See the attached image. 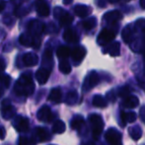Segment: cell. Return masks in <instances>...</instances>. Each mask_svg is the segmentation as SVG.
Here are the masks:
<instances>
[{
  "mask_svg": "<svg viewBox=\"0 0 145 145\" xmlns=\"http://www.w3.org/2000/svg\"><path fill=\"white\" fill-rule=\"evenodd\" d=\"M35 91V83L30 73H24L17 80L14 87V92L20 97H28Z\"/></svg>",
  "mask_w": 145,
  "mask_h": 145,
  "instance_id": "cell-1",
  "label": "cell"
},
{
  "mask_svg": "<svg viewBox=\"0 0 145 145\" xmlns=\"http://www.w3.org/2000/svg\"><path fill=\"white\" fill-rule=\"evenodd\" d=\"M44 24L39 21V20H33L28 25V34L30 36H32L33 39H34V44H33L34 48H38L40 46V44H42V42H40V35L44 32Z\"/></svg>",
  "mask_w": 145,
  "mask_h": 145,
  "instance_id": "cell-2",
  "label": "cell"
},
{
  "mask_svg": "<svg viewBox=\"0 0 145 145\" xmlns=\"http://www.w3.org/2000/svg\"><path fill=\"white\" fill-rule=\"evenodd\" d=\"M89 122L92 129V136L94 139L97 140L102 134L104 130V126H105L103 118L98 114H93L89 116Z\"/></svg>",
  "mask_w": 145,
  "mask_h": 145,
  "instance_id": "cell-3",
  "label": "cell"
},
{
  "mask_svg": "<svg viewBox=\"0 0 145 145\" xmlns=\"http://www.w3.org/2000/svg\"><path fill=\"white\" fill-rule=\"evenodd\" d=\"M116 31L105 28V29H103L100 32L99 36L97 38V42L100 46H106L109 42H111L116 38Z\"/></svg>",
  "mask_w": 145,
  "mask_h": 145,
  "instance_id": "cell-4",
  "label": "cell"
},
{
  "mask_svg": "<svg viewBox=\"0 0 145 145\" xmlns=\"http://www.w3.org/2000/svg\"><path fill=\"white\" fill-rule=\"evenodd\" d=\"M54 17L59 21V24L61 26H67L70 25L73 22V17L68 13L67 11H64L63 9H61L60 7H56L54 8Z\"/></svg>",
  "mask_w": 145,
  "mask_h": 145,
  "instance_id": "cell-5",
  "label": "cell"
},
{
  "mask_svg": "<svg viewBox=\"0 0 145 145\" xmlns=\"http://www.w3.org/2000/svg\"><path fill=\"white\" fill-rule=\"evenodd\" d=\"M100 82V76L96 71H91L89 74L86 76L84 80V83H83L82 89L84 92H88L96 86L98 83Z\"/></svg>",
  "mask_w": 145,
  "mask_h": 145,
  "instance_id": "cell-6",
  "label": "cell"
},
{
  "mask_svg": "<svg viewBox=\"0 0 145 145\" xmlns=\"http://www.w3.org/2000/svg\"><path fill=\"white\" fill-rule=\"evenodd\" d=\"M1 115L4 120H11L16 115V110L8 99H5L1 103Z\"/></svg>",
  "mask_w": 145,
  "mask_h": 145,
  "instance_id": "cell-7",
  "label": "cell"
},
{
  "mask_svg": "<svg viewBox=\"0 0 145 145\" xmlns=\"http://www.w3.org/2000/svg\"><path fill=\"white\" fill-rule=\"evenodd\" d=\"M105 138L110 145H122L121 133L116 128H109L105 134Z\"/></svg>",
  "mask_w": 145,
  "mask_h": 145,
  "instance_id": "cell-8",
  "label": "cell"
},
{
  "mask_svg": "<svg viewBox=\"0 0 145 145\" xmlns=\"http://www.w3.org/2000/svg\"><path fill=\"white\" fill-rule=\"evenodd\" d=\"M37 118H38V120H40V121L50 122L54 118V115L48 106H42V107L39 110L38 114H37Z\"/></svg>",
  "mask_w": 145,
  "mask_h": 145,
  "instance_id": "cell-9",
  "label": "cell"
},
{
  "mask_svg": "<svg viewBox=\"0 0 145 145\" xmlns=\"http://www.w3.org/2000/svg\"><path fill=\"white\" fill-rule=\"evenodd\" d=\"M13 125L18 131L20 132H25L29 130L30 121L27 118L21 116H17L13 121Z\"/></svg>",
  "mask_w": 145,
  "mask_h": 145,
  "instance_id": "cell-10",
  "label": "cell"
},
{
  "mask_svg": "<svg viewBox=\"0 0 145 145\" xmlns=\"http://www.w3.org/2000/svg\"><path fill=\"white\" fill-rule=\"evenodd\" d=\"M121 19H122V14L120 11H118V10L108 12L103 17V21L105 23L109 24V25H115V24L118 23Z\"/></svg>",
  "mask_w": 145,
  "mask_h": 145,
  "instance_id": "cell-11",
  "label": "cell"
},
{
  "mask_svg": "<svg viewBox=\"0 0 145 145\" xmlns=\"http://www.w3.org/2000/svg\"><path fill=\"white\" fill-rule=\"evenodd\" d=\"M35 7L38 15L42 17H48L50 15V6L48 5L46 0H35Z\"/></svg>",
  "mask_w": 145,
  "mask_h": 145,
  "instance_id": "cell-12",
  "label": "cell"
},
{
  "mask_svg": "<svg viewBox=\"0 0 145 145\" xmlns=\"http://www.w3.org/2000/svg\"><path fill=\"white\" fill-rule=\"evenodd\" d=\"M70 54L75 64H79L86 56V50L83 46H76L72 50H70Z\"/></svg>",
  "mask_w": 145,
  "mask_h": 145,
  "instance_id": "cell-13",
  "label": "cell"
},
{
  "mask_svg": "<svg viewBox=\"0 0 145 145\" xmlns=\"http://www.w3.org/2000/svg\"><path fill=\"white\" fill-rule=\"evenodd\" d=\"M35 138L38 142H46L48 140H50L52 135L48 129L44 127H37L35 129Z\"/></svg>",
  "mask_w": 145,
  "mask_h": 145,
  "instance_id": "cell-14",
  "label": "cell"
},
{
  "mask_svg": "<svg viewBox=\"0 0 145 145\" xmlns=\"http://www.w3.org/2000/svg\"><path fill=\"white\" fill-rule=\"evenodd\" d=\"M50 75V70L46 67H42L36 72V79L40 85L46 84L48 82V78Z\"/></svg>",
  "mask_w": 145,
  "mask_h": 145,
  "instance_id": "cell-15",
  "label": "cell"
},
{
  "mask_svg": "<svg viewBox=\"0 0 145 145\" xmlns=\"http://www.w3.org/2000/svg\"><path fill=\"white\" fill-rule=\"evenodd\" d=\"M74 13L76 16L80 18H87L88 16L91 15L92 9L91 7L87 5H83V4H78L74 7Z\"/></svg>",
  "mask_w": 145,
  "mask_h": 145,
  "instance_id": "cell-16",
  "label": "cell"
},
{
  "mask_svg": "<svg viewBox=\"0 0 145 145\" xmlns=\"http://www.w3.org/2000/svg\"><path fill=\"white\" fill-rule=\"evenodd\" d=\"M134 36H135V30L133 27H131V25H127L122 30L121 37L125 44H130L131 42H133Z\"/></svg>",
  "mask_w": 145,
  "mask_h": 145,
  "instance_id": "cell-17",
  "label": "cell"
},
{
  "mask_svg": "<svg viewBox=\"0 0 145 145\" xmlns=\"http://www.w3.org/2000/svg\"><path fill=\"white\" fill-rule=\"evenodd\" d=\"M137 118V116L134 112H129V113H124L120 112V124L121 127H124L126 122H134Z\"/></svg>",
  "mask_w": 145,
  "mask_h": 145,
  "instance_id": "cell-18",
  "label": "cell"
},
{
  "mask_svg": "<svg viewBox=\"0 0 145 145\" xmlns=\"http://www.w3.org/2000/svg\"><path fill=\"white\" fill-rule=\"evenodd\" d=\"M23 62L26 66H35L39 63V57L33 52H28L23 56Z\"/></svg>",
  "mask_w": 145,
  "mask_h": 145,
  "instance_id": "cell-19",
  "label": "cell"
},
{
  "mask_svg": "<svg viewBox=\"0 0 145 145\" xmlns=\"http://www.w3.org/2000/svg\"><path fill=\"white\" fill-rule=\"evenodd\" d=\"M139 105V100L136 96L134 95H128L124 98L123 106L127 109H134Z\"/></svg>",
  "mask_w": 145,
  "mask_h": 145,
  "instance_id": "cell-20",
  "label": "cell"
},
{
  "mask_svg": "<svg viewBox=\"0 0 145 145\" xmlns=\"http://www.w3.org/2000/svg\"><path fill=\"white\" fill-rule=\"evenodd\" d=\"M48 100L52 101V103L54 104H59L62 100V92H61V89L58 87L54 88L50 91V95H48Z\"/></svg>",
  "mask_w": 145,
  "mask_h": 145,
  "instance_id": "cell-21",
  "label": "cell"
},
{
  "mask_svg": "<svg viewBox=\"0 0 145 145\" xmlns=\"http://www.w3.org/2000/svg\"><path fill=\"white\" fill-rule=\"evenodd\" d=\"M63 39L67 42L75 44V42H77L79 40V36L73 29H67L65 30L64 34H63Z\"/></svg>",
  "mask_w": 145,
  "mask_h": 145,
  "instance_id": "cell-22",
  "label": "cell"
},
{
  "mask_svg": "<svg viewBox=\"0 0 145 145\" xmlns=\"http://www.w3.org/2000/svg\"><path fill=\"white\" fill-rule=\"evenodd\" d=\"M105 54H109L112 56H118L120 54V44L118 42H115L113 44H109L106 50H104Z\"/></svg>",
  "mask_w": 145,
  "mask_h": 145,
  "instance_id": "cell-23",
  "label": "cell"
},
{
  "mask_svg": "<svg viewBox=\"0 0 145 145\" xmlns=\"http://www.w3.org/2000/svg\"><path fill=\"white\" fill-rule=\"evenodd\" d=\"M85 121H84V118H82L81 116H75L74 118H72L71 120V128L74 130H80L81 128L84 126Z\"/></svg>",
  "mask_w": 145,
  "mask_h": 145,
  "instance_id": "cell-24",
  "label": "cell"
},
{
  "mask_svg": "<svg viewBox=\"0 0 145 145\" xmlns=\"http://www.w3.org/2000/svg\"><path fill=\"white\" fill-rule=\"evenodd\" d=\"M78 93L75 90H72V91H69L68 93L66 94V97H65V103L67 105H75V104L78 102Z\"/></svg>",
  "mask_w": 145,
  "mask_h": 145,
  "instance_id": "cell-25",
  "label": "cell"
},
{
  "mask_svg": "<svg viewBox=\"0 0 145 145\" xmlns=\"http://www.w3.org/2000/svg\"><path fill=\"white\" fill-rule=\"evenodd\" d=\"M128 132H129L130 137L132 138L133 140H138L141 138L142 136V129L139 125H134L129 127L128 129Z\"/></svg>",
  "mask_w": 145,
  "mask_h": 145,
  "instance_id": "cell-26",
  "label": "cell"
},
{
  "mask_svg": "<svg viewBox=\"0 0 145 145\" xmlns=\"http://www.w3.org/2000/svg\"><path fill=\"white\" fill-rule=\"evenodd\" d=\"M94 107L97 108H106L108 106V101L101 95H95L92 101Z\"/></svg>",
  "mask_w": 145,
  "mask_h": 145,
  "instance_id": "cell-27",
  "label": "cell"
},
{
  "mask_svg": "<svg viewBox=\"0 0 145 145\" xmlns=\"http://www.w3.org/2000/svg\"><path fill=\"white\" fill-rule=\"evenodd\" d=\"M65 129H66V125H65L64 122L60 120H56V121L54 122V124H52V130L54 133H57V134L63 133V132L65 131Z\"/></svg>",
  "mask_w": 145,
  "mask_h": 145,
  "instance_id": "cell-28",
  "label": "cell"
},
{
  "mask_svg": "<svg viewBox=\"0 0 145 145\" xmlns=\"http://www.w3.org/2000/svg\"><path fill=\"white\" fill-rule=\"evenodd\" d=\"M96 25H97V19L95 17H89L87 19H85L83 22H81V26L83 27V29L87 31L95 28Z\"/></svg>",
  "mask_w": 145,
  "mask_h": 145,
  "instance_id": "cell-29",
  "label": "cell"
},
{
  "mask_svg": "<svg viewBox=\"0 0 145 145\" xmlns=\"http://www.w3.org/2000/svg\"><path fill=\"white\" fill-rule=\"evenodd\" d=\"M19 42L22 46H33V44H34V39H33V37L30 36L29 34H23L20 36Z\"/></svg>",
  "mask_w": 145,
  "mask_h": 145,
  "instance_id": "cell-30",
  "label": "cell"
},
{
  "mask_svg": "<svg viewBox=\"0 0 145 145\" xmlns=\"http://www.w3.org/2000/svg\"><path fill=\"white\" fill-rule=\"evenodd\" d=\"M59 59H66L70 56V48L66 46H60L57 48V52H56Z\"/></svg>",
  "mask_w": 145,
  "mask_h": 145,
  "instance_id": "cell-31",
  "label": "cell"
},
{
  "mask_svg": "<svg viewBox=\"0 0 145 145\" xmlns=\"http://www.w3.org/2000/svg\"><path fill=\"white\" fill-rule=\"evenodd\" d=\"M59 70L63 73V74H69L71 72V65L66 59H61L59 62Z\"/></svg>",
  "mask_w": 145,
  "mask_h": 145,
  "instance_id": "cell-32",
  "label": "cell"
},
{
  "mask_svg": "<svg viewBox=\"0 0 145 145\" xmlns=\"http://www.w3.org/2000/svg\"><path fill=\"white\" fill-rule=\"evenodd\" d=\"M10 82H11V77L2 72L0 74V86H2L4 89H6V88L9 87Z\"/></svg>",
  "mask_w": 145,
  "mask_h": 145,
  "instance_id": "cell-33",
  "label": "cell"
},
{
  "mask_svg": "<svg viewBox=\"0 0 145 145\" xmlns=\"http://www.w3.org/2000/svg\"><path fill=\"white\" fill-rule=\"evenodd\" d=\"M42 62L44 64L46 63H50V65L52 64V52L50 48H46L44 52V56H42Z\"/></svg>",
  "mask_w": 145,
  "mask_h": 145,
  "instance_id": "cell-34",
  "label": "cell"
},
{
  "mask_svg": "<svg viewBox=\"0 0 145 145\" xmlns=\"http://www.w3.org/2000/svg\"><path fill=\"white\" fill-rule=\"evenodd\" d=\"M133 50L139 52H144L145 54V39H142V40H140V42H138L137 44L133 46Z\"/></svg>",
  "mask_w": 145,
  "mask_h": 145,
  "instance_id": "cell-35",
  "label": "cell"
},
{
  "mask_svg": "<svg viewBox=\"0 0 145 145\" xmlns=\"http://www.w3.org/2000/svg\"><path fill=\"white\" fill-rule=\"evenodd\" d=\"M118 95L121 98H125L126 96L129 95V88L127 86L120 87V89L118 90Z\"/></svg>",
  "mask_w": 145,
  "mask_h": 145,
  "instance_id": "cell-36",
  "label": "cell"
},
{
  "mask_svg": "<svg viewBox=\"0 0 145 145\" xmlns=\"http://www.w3.org/2000/svg\"><path fill=\"white\" fill-rule=\"evenodd\" d=\"M135 28L136 29H139L143 34H145V20L144 19L137 20L135 23Z\"/></svg>",
  "mask_w": 145,
  "mask_h": 145,
  "instance_id": "cell-37",
  "label": "cell"
},
{
  "mask_svg": "<svg viewBox=\"0 0 145 145\" xmlns=\"http://www.w3.org/2000/svg\"><path fill=\"white\" fill-rule=\"evenodd\" d=\"M18 145H30V140L26 136H20Z\"/></svg>",
  "mask_w": 145,
  "mask_h": 145,
  "instance_id": "cell-38",
  "label": "cell"
},
{
  "mask_svg": "<svg viewBox=\"0 0 145 145\" xmlns=\"http://www.w3.org/2000/svg\"><path fill=\"white\" fill-rule=\"evenodd\" d=\"M107 98H108V100H110V101L115 102V100H116V92L114 91V90L110 91L109 93L107 94Z\"/></svg>",
  "mask_w": 145,
  "mask_h": 145,
  "instance_id": "cell-39",
  "label": "cell"
},
{
  "mask_svg": "<svg viewBox=\"0 0 145 145\" xmlns=\"http://www.w3.org/2000/svg\"><path fill=\"white\" fill-rule=\"evenodd\" d=\"M6 68V61L4 60V58L0 57V73L4 72Z\"/></svg>",
  "mask_w": 145,
  "mask_h": 145,
  "instance_id": "cell-40",
  "label": "cell"
},
{
  "mask_svg": "<svg viewBox=\"0 0 145 145\" xmlns=\"http://www.w3.org/2000/svg\"><path fill=\"white\" fill-rule=\"evenodd\" d=\"M139 116L140 118H141V120L145 123V106L140 109V112H139Z\"/></svg>",
  "mask_w": 145,
  "mask_h": 145,
  "instance_id": "cell-41",
  "label": "cell"
},
{
  "mask_svg": "<svg viewBox=\"0 0 145 145\" xmlns=\"http://www.w3.org/2000/svg\"><path fill=\"white\" fill-rule=\"evenodd\" d=\"M109 3L111 4H118V3H126V2L130 1V0H107Z\"/></svg>",
  "mask_w": 145,
  "mask_h": 145,
  "instance_id": "cell-42",
  "label": "cell"
},
{
  "mask_svg": "<svg viewBox=\"0 0 145 145\" xmlns=\"http://www.w3.org/2000/svg\"><path fill=\"white\" fill-rule=\"evenodd\" d=\"M5 136H6V130L3 126H1L0 127V139H4Z\"/></svg>",
  "mask_w": 145,
  "mask_h": 145,
  "instance_id": "cell-43",
  "label": "cell"
},
{
  "mask_svg": "<svg viewBox=\"0 0 145 145\" xmlns=\"http://www.w3.org/2000/svg\"><path fill=\"white\" fill-rule=\"evenodd\" d=\"M4 7H5V1L4 0H0V12L4 9Z\"/></svg>",
  "mask_w": 145,
  "mask_h": 145,
  "instance_id": "cell-44",
  "label": "cell"
},
{
  "mask_svg": "<svg viewBox=\"0 0 145 145\" xmlns=\"http://www.w3.org/2000/svg\"><path fill=\"white\" fill-rule=\"evenodd\" d=\"M140 6L145 9V0H140Z\"/></svg>",
  "mask_w": 145,
  "mask_h": 145,
  "instance_id": "cell-45",
  "label": "cell"
},
{
  "mask_svg": "<svg viewBox=\"0 0 145 145\" xmlns=\"http://www.w3.org/2000/svg\"><path fill=\"white\" fill-rule=\"evenodd\" d=\"M82 145H95V143H94L93 141H87V142H85V143H83Z\"/></svg>",
  "mask_w": 145,
  "mask_h": 145,
  "instance_id": "cell-46",
  "label": "cell"
},
{
  "mask_svg": "<svg viewBox=\"0 0 145 145\" xmlns=\"http://www.w3.org/2000/svg\"><path fill=\"white\" fill-rule=\"evenodd\" d=\"M71 2H72V0H63V3L66 4V5H68V4H70Z\"/></svg>",
  "mask_w": 145,
  "mask_h": 145,
  "instance_id": "cell-47",
  "label": "cell"
},
{
  "mask_svg": "<svg viewBox=\"0 0 145 145\" xmlns=\"http://www.w3.org/2000/svg\"><path fill=\"white\" fill-rule=\"evenodd\" d=\"M3 93H4V88L2 86H0V97L3 95Z\"/></svg>",
  "mask_w": 145,
  "mask_h": 145,
  "instance_id": "cell-48",
  "label": "cell"
}]
</instances>
